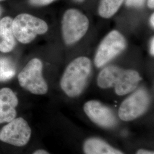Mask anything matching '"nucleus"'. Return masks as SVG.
I'll list each match as a JSON object with an SVG mask.
<instances>
[{
    "mask_svg": "<svg viewBox=\"0 0 154 154\" xmlns=\"http://www.w3.org/2000/svg\"><path fill=\"white\" fill-rule=\"evenodd\" d=\"M147 5L149 8L153 9L154 7V0H148Z\"/></svg>",
    "mask_w": 154,
    "mask_h": 154,
    "instance_id": "aec40b11",
    "label": "nucleus"
},
{
    "mask_svg": "<svg viewBox=\"0 0 154 154\" xmlns=\"http://www.w3.org/2000/svg\"><path fill=\"white\" fill-rule=\"evenodd\" d=\"M33 154H49V153H48L47 151L44 149H38L35 151Z\"/></svg>",
    "mask_w": 154,
    "mask_h": 154,
    "instance_id": "6ab92c4d",
    "label": "nucleus"
},
{
    "mask_svg": "<svg viewBox=\"0 0 154 154\" xmlns=\"http://www.w3.org/2000/svg\"><path fill=\"white\" fill-rule=\"evenodd\" d=\"M150 103L151 97L147 90L137 89L122 102L118 110V116L123 121H133L143 115Z\"/></svg>",
    "mask_w": 154,
    "mask_h": 154,
    "instance_id": "0eeeda50",
    "label": "nucleus"
},
{
    "mask_svg": "<svg viewBox=\"0 0 154 154\" xmlns=\"http://www.w3.org/2000/svg\"><path fill=\"white\" fill-rule=\"evenodd\" d=\"M83 110L91 121L101 127L112 128L118 123L112 110L98 100H91L86 102Z\"/></svg>",
    "mask_w": 154,
    "mask_h": 154,
    "instance_id": "1a4fd4ad",
    "label": "nucleus"
},
{
    "mask_svg": "<svg viewBox=\"0 0 154 154\" xmlns=\"http://www.w3.org/2000/svg\"><path fill=\"white\" fill-rule=\"evenodd\" d=\"M32 130L28 122L21 117L14 118L0 130V140L17 147L29 142Z\"/></svg>",
    "mask_w": 154,
    "mask_h": 154,
    "instance_id": "6e6552de",
    "label": "nucleus"
},
{
    "mask_svg": "<svg viewBox=\"0 0 154 154\" xmlns=\"http://www.w3.org/2000/svg\"><path fill=\"white\" fill-rule=\"evenodd\" d=\"M127 46L126 38L121 33L114 30L108 33L100 42L94 57V65L100 68L123 51Z\"/></svg>",
    "mask_w": 154,
    "mask_h": 154,
    "instance_id": "423d86ee",
    "label": "nucleus"
},
{
    "mask_svg": "<svg viewBox=\"0 0 154 154\" xmlns=\"http://www.w3.org/2000/svg\"><path fill=\"white\" fill-rule=\"evenodd\" d=\"M145 0H126V4L129 7L139 8L143 5Z\"/></svg>",
    "mask_w": 154,
    "mask_h": 154,
    "instance_id": "dca6fc26",
    "label": "nucleus"
},
{
    "mask_svg": "<svg viewBox=\"0 0 154 154\" xmlns=\"http://www.w3.org/2000/svg\"><path fill=\"white\" fill-rule=\"evenodd\" d=\"M16 73V67L11 58L0 57V82L8 81Z\"/></svg>",
    "mask_w": 154,
    "mask_h": 154,
    "instance_id": "4468645a",
    "label": "nucleus"
},
{
    "mask_svg": "<svg viewBox=\"0 0 154 154\" xmlns=\"http://www.w3.org/2000/svg\"><path fill=\"white\" fill-rule=\"evenodd\" d=\"M154 13L152 14V15L150 17V24L151 27L154 29Z\"/></svg>",
    "mask_w": 154,
    "mask_h": 154,
    "instance_id": "412c9836",
    "label": "nucleus"
},
{
    "mask_svg": "<svg viewBox=\"0 0 154 154\" xmlns=\"http://www.w3.org/2000/svg\"><path fill=\"white\" fill-rule=\"evenodd\" d=\"M2 12H3V9H2V8L1 7V6H0V16H1V14H2Z\"/></svg>",
    "mask_w": 154,
    "mask_h": 154,
    "instance_id": "4be33fe9",
    "label": "nucleus"
},
{
    "mask_svg": "<svg viewBox=\"0 0 154 154\" xmlns=\"http://www.w3.org/2000/svg\"><path fill=\"white\" fill-rule=\"evenodd\" d=\"M18 104V98L11 89L0 90V124L8 123L16 118Z\"/></svg>",
    "mask_w": 154,
    "mask_h": 154,
    "instance_id": "9d476101",
    "label": "nucleus"
},
{
    "mask_svg": "<svg viewBox=\"0 0 154 154\" xmlns=\"http://www.w3.org/2000/svg\"><path fill=\"white\" fill-rule=\"evenodd\" d=\"M136 154H154V151L146 150L143 149H139Z\"/></svg>",
    "mask_w": 154,
    "mask_h": 154,
    "instance_id": "a211bd4d",
    "label": "nucleus"
},
{
    "mask_svg": "<svg viewBox=\"0 0 154 154\" xmlns=\"http://www.w3.org/2000/svg\"><path fill=\"white\" fill-rule=\"evenodd\" d=\"M149 51H150V54L152 57L154 55V37H152L151 39L150 42V46H149Z\"/></svg>",
    "mask_w": 154,
    "mask_h": 154,
    "instance_id": "f3484780",
    "label": "nucleus"
},
{
    "mask_svg": "<svg viewBox=\"0 0 154 154\" xmlns=\"http://www.w3.org/2000/svg\"><path fill=\"white\" fill-rule=\"evenodd\" d=\"M4 1V0H0V1Z\"/></svg>",
    "mask_w": 154,
    "mask_h": 154,
    "instance_id": "b1692460",
    "label": "nucleus"
},
{
    "mask_svg": "<svg viewBox=\"0 0 154 154\" xmlns=\"http://www.w3.org/2000/svg\"><path fill=\"white\" fill-rule=\"evenodd\" d=\"M73 1L77 2H83L84 0H73Z\"/></svg>",
    "mask_w": 154,
    "mask_h": 154,
    "instance_id": "5701e85b",
    "label": "nucleus"
},
{
    "mask_svg": "<svg viewBox=\"0 0 154 154\" xmlns=\"http://www.w3.org/2000/svg\"><path fill=\"white\" fill-rule=\"evenodd\" d=\"M125 0H100L98 13L103 18H110L119 10Z\"/></svg>",
    "mask_w": 154,
    "mask_h": 154,
    "instance_id": "ddd939ff",
    "label": "nucleus"
},
{
    "mask_svg": "<svg viewBox=\"0 0 154 154\" xmlns=\"http://www.w3.org/2000/svg\"><path fill=\"white\" fill-rule=\"evenodd\" d=\"M12 30L15 38L22 44H27L33 41L37 35L46 33L48 25L41 18L22 13L13 20Z\"/></svg>",
    "mask_w": 154,
    "mask_h": 154,
    "instance_id": "7ed1b4c3",
    "label": "nucleus"
},
{
    "mask_svg": "<svg viewBox=\"0 0 154 154\" xmlns=\"http://www.w3.org/2000/svg\"><path fill=\"white\" fill-rule=\"evenodd\" d=\"M92 72V63L87 57H78L67 66L60 81L63 91L70 98L82 93Z\"/></svg>",
    "mask_w": 154,
    "mask_h": 154,
    "instance_id": "f03ea898",
    "label": "nucleus"
},
{
    "mask_svg": "<svg viewBox=\"0 0 154 154\" xmlns=\"http://www.w3.org/2000/svg\"><path fill=\"white\" fill-rule=\"evenodd\" d=\"M13 19L5 17L0 20V51L9 53L14 48L16 41L12 30Z\"/></svg>",
    "mask_w": 154,
    "mask_h": 154,
    "instance_id": "9b49d317",
    "label": "nucleus"
},
{
    "mask_svg": "<svg viewBox=\"0 0 154 154\" xmlns=\"http://www.w3.org/2000/svg\"><path fill=\"white\" fill-rule=\"evenodd\" d=\"M83 151L85 154H124L98 138L87 139L83 144Z\"/></svg>",
    "mask_w": 154,
    "mask_h": 154,
    "instance_id": "f8f14e48",
    "label": "nucleus"
},
{
    "mask_svg": "<svg viewBox=\"0 0 154 154\" xmlns=\"http://www.w3.org/2000/svg\"><path fill=\"white\" fill-rule=\"evenodd\" d=\"M141 81L142 78L136 70L111 65L100 72L97 85L101 88H113L116 95L123 96L134 91Z\"/></svg>",
    "mask_w": 154,
    "mask_h": 154,
    "instance_id": "f257e3e1",
    "label": "nucleus"
},
{
    "mask_svg": "<svg viewBox=\"0 0 154 154\" xmlns=\"http://www.w3.org/2000/svg\"><path fill=\"white\" fill-rule=\"evenodd\" d=\"M43 63L34 58L28 62L18 75V82L22 88L35 95H44L48 91V84L42 74Z\"/></svg>",
    "mask_w": 154,
    "mask_h": 154,
    "instance_id": "39448f33",
    "label": "nucleus"
},
{
    "mask_svg": "<svg viewBox=\"0 0 154 154\" xmlns=\"http://www.w3.org/2000/svg\"><path fill=\"white\" fill-rule=\"evenodd\" d=\"M89 20L81 11L75 9L67 10L62 19L61 30L63 41L67 45L75 44L88 31Z\"/></svg>",
    "mask_w": 154,
    "mask_h": 154,
    "instance_id": "20e7f679",
    "label": "nucleus"
},
{
    "mask_svg": "<svg viewBox=\"0 0 154 154\" xmlns=\"http://www.w3.org/2000/svg\"><path fill=\"white\" fill-rule=\"evenodd\" d=\"M55 0H28L29 3L33 6H41L49 5Z\"/></svg>",
    "mask_w": 154,
    "mask_h": 154,
    "instance_id": "2eb2a0df",
    "label": "nucleus"
}]
</instances>
